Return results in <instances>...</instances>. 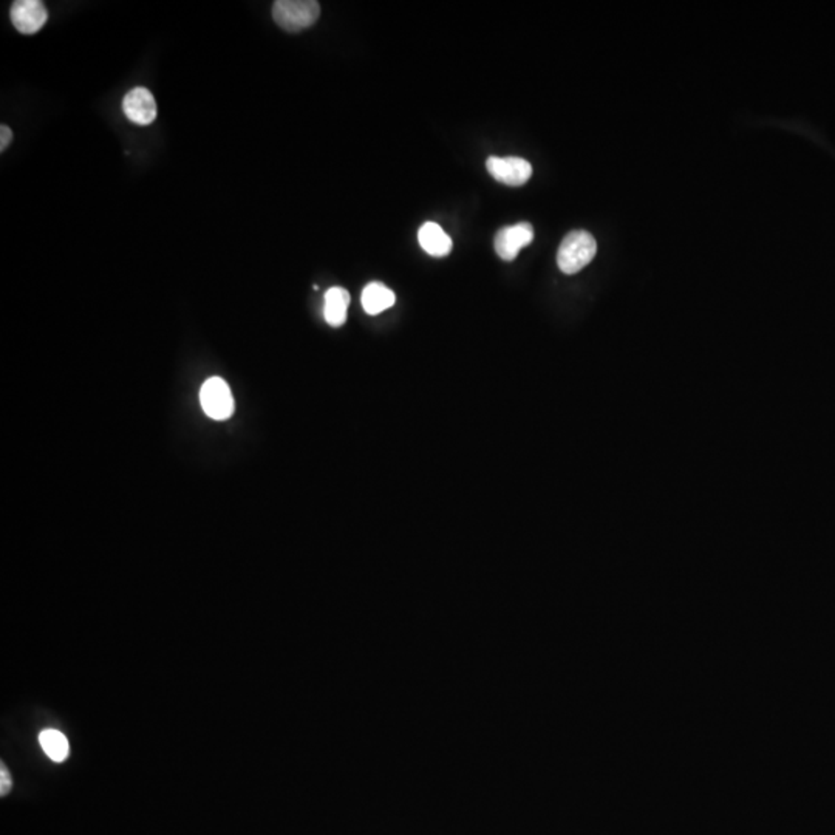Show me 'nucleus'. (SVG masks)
I'll return each instance as SVG.
<instances>
[{"label":"nucleus","instance_id":"obj_1","mask_svg":"<svg viewBox=\"0 0 835 835\" xmlns=\"http://www.w3.org/2000/svg\"><path fill=\"white\" fill-rule=\"evenodd\" d=\"M596 252V239L592 234L577 229L563 239L557 252V263L562 273H579L594 259Z\"/></svg>","mask_w":835,"mask_h":835},{"label":"nucleus","instance_id":"obj_5","mask_svg":"<svg viewBox=\"0 0 835 835\" xmlns=\"http://www.w3.org/2000/svg\"><path fill=\"white\" fill-rule=\"evenodd\" d=\"M488 171L497 182L507 186H523L533 175V166L526 159L518 157H490L488 159Z\"/></svg>","mask_w":835,"mask_h":835},{"label":"nucleus","instance_id":"obj_6","mask_svg":"<svg viewBox=\"0 0 835 835\" xmlns=\"http://www.w3.org/2000/svg\"><path fill=\"white\" fill-rule=\"evenodd\" d=\"M10 16L19 33L35 35L46 25L48 13L39 0H18L13 4Z\"/></svg>","mask_w":835,"mask_h":835},{"label":"nucleus","instance_id":"obj_13","mask_svg":"<svg viewBox=\"0 0 835 835\" xmlns=\"http://www.w3.org/2000/svg\"><path fill=\"white\" fill-rule=\"evenodd\" d=\"M12 789V779H10V773L6 771L5 766L2 764V786H0V794L2 796H6L8 792Z\"/></svg>","mask_w":835,"mask_h":835},{"label":"nucleus","instance_id":"obj_11","mask_svg":"<svg viewBox=\"0 0 835 835\" xmlns=\"http://www.w3.org/2000/svg\"><path fill=\"white\" fill-rule=\"evenodd\" d=\"M40 747L53 762L63 763L70 755L69 739L55 728H47L39 735Z\"/></svg>","mask_w":835,"mask_h":835},{"label":"nucleus","instance_id":"obj_4","mask_svg":"<svg viewBox=\"0 0 835 835\" xmlns=\"http://www.w3.org/2000/svg\"><path fill=\"white\" fill-rule=\"evenodd\" d=\"M534 227L531 223H518L514 226L501 227L494 240L495 251L506 261L515 260L518 252L533 243Z\"/></svg>","mask_w":835,"mask_h":835},{"label":"nucleus","instance_id":"obj_8","mask_svg":"<svg viewBox=\"0 0 835 835\" xmlns=\"http://www.w3.org/2000/svg\"><path fill=\"white\" fill-rule=\"evenodd\" d=\"M421 248L426 251L429 256L446 257L452 251V239L437 223H424L418 233Z\"/></svg>","mask_w":835,"mask_h":835},{"label":"nucleus","instance_id":"obj_2","mask_svg":"<svg viewBox=\"0 0 835 835\" xmlns=\"http://www.w3.org/2000/svg\"><path fill=\"white\" fill-rule=\"evenodd\" d=\"M320 5L314 0H277L273 5L274 22L280 29L297 33L318 22Z\"/></svg>","mask_w":835,"mask_h":835},{"label":"nucleus","instance_id":"obj_10","mask_svg":"<svg viewBox=\"0 0 835 835\" xmlns=\"http://www.w3.org/2000/svg\"><path fill=\"white\" fill-rule=\"evenodd\" d=\"M361 301H362L365 313H369L370 316H376V314L382 313V311H386V310L395 305V294H393L392 290L387 288L386 285L379 284V282H371L362 291V299Z\"/></svg>","mask_w":835,"mask_h":835},{"label":"nucleus","instance_id":"obj_12","mask_svg":"<svg viewBox=\"0 0 835 835\" xmlns=\"http://www.w3.org/2000/svg\"><path fill=\"white\" fill-rule=\"evenodd\" d=\"M12 140V129H10V127H6L5 124L2 125V127H0V150H2V152H4V150H5L8 146H10Z\"/></svg>","mask_w":835,"mask_h":835},{"label":"nucleus","instance_id":"obj_9","mask_svg":"<svg viewBox=\"0 0 835 835\" xmlns=\"http://www.w3.org/2000/svg\"><path fill=\"white\" fill-rule=\"evenodd\" d=\"M350 305V294L341 286H335L325 294L324 316L327 324L331 327H342L347 320V310Z\"/></svg>","mask_w":835,"mask_h":835},{"label":"nucleus","instance_id":"obj_3","mask_svg":"<svg viewBox=\"0 0 835 835\" xmlns=\"http://www.w3.org/2000/svg\"><path fill=\"white\" fill-rule=\"evenodd\" d=\"M200 403L212 420L225 421L234 413L231 388L222 378H209L200 390Z\"/></svg>","mask_w":835,"mask_h":835},{"label":"nucleus","instance_id":"obj_7","mask_svg":"<svg viewBox=\"0 0 835 835\" xmlns=\"http://www.w3.org/2000/svg\"><path fill=\"white\" fill-rule=\"evenodd\" d=\"M123 110L127 120L135 124H152L157 118L154 95L146 87H137L129 91L123 99Z\"/></svg>","mask_w":835,"mask_h":835}]
</instances>
